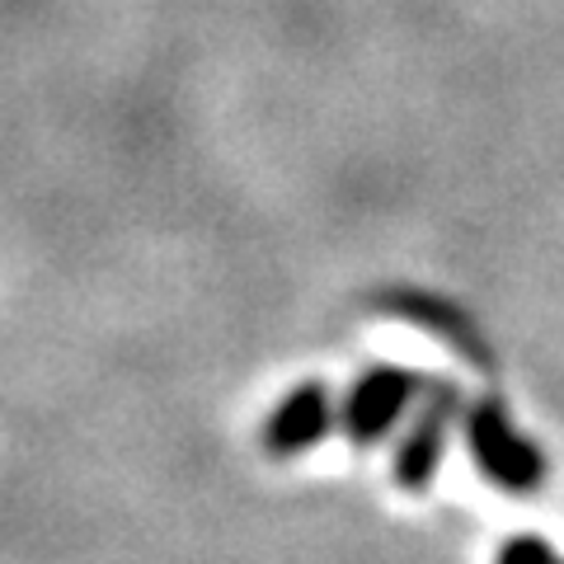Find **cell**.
I'll return each mask as SVG.
<instances>
[{"label":"cell","instance_id":"6da1fadb","mask_svg":"<svg viewBox=\"0 0 564 564\" xmlns=\"http://www.w3.org/2000/svg\"><path fill=\"white\" fill-rule=\"evenodd\" d=\"M466 437H470V456L503 494H536L545 480V456L536 452L532 437H522L508 423L499 400H480L466 419Z\"/></svg>","mask_w":564,"mask_h":564},{"label":"cell","instance_id":"7a4b0ae2","mask_svg":"<svg viewBox=\"0 0 564 564\" xmlns=\"http://www.w3.org/2000/svg\"><path fill=\"white\" fill-rule=\"evenodd\" d=\"M423 381L404 367H367V372L348 386V395L339 404V423L348 433V443H377L395 429V419L419 400Z\"/></svg>","mask_w":564,"mask_h":564},{"label":"cell","instance_id":"3957f363","mask_svg":"<svg viewBox=\"0 0 564 564\" xmlns=\"http://www.w3.org/2000/svg\"><path fill=\"white\" fill-rule=\"evenodd\" d=\"M456 410H462V391L452 381H433L419 391V410H414V423L404 433V443L395 452V480L419 494L423 485L433 480L437 462H443V447H447V429Z\"/></svg>","mask_w":564,"mask_h":564},{"label":"cell","instance_id":"277c9868","mask_svg":"<svg viewBox=\"0 0 564 564\" xmlns=\"http://www.w3.org/2000/svg\"><path fill=\"white\" fill-rule=\"evenodd\" d=\"M329 423H334V395H329V386L306 381V386H296V391L269 414V423H263V433H259V443H263V452H269V456H302V452H311L329 433Z\"/></svg>","mask_w":564,"mask_h":564},{"label":"cell","instance_id":"5b68a950","mask_svg":"<svg viewBox=\"0 0 564 564\" xmlns=\"http://www.w3.org/2000/svg\"><path fill=\"white\" fill-rule=\"evenodd\" d=\"M499 564H560V560L551 551V541H541V536H513L499 551Z\"/></svg>","mask_w":564,"mask_h":564}]
</instances>
